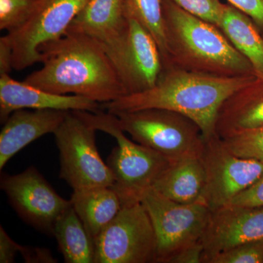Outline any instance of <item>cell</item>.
Listing matches in <instances>:
<instances>
[{"instance_id":"ba28073f","label":"cell","mask_w":263,"mask_h":263,"mask_svg":"<svg viewBox=\"0 0 263 263\" xmlns=\"http://www.w3.org/2000/svg\"><path fill=\"white\" fill-rule=\"evenodd\" d=\"M95 263L155 262L157 240L141 201L122 205L113 220L95 239Z\"/></svg>"},{"instance_id":"e0dca14e","label":"cell","mask_w":263,"mask_h":263,"mask_svg":"<svg viewBox=\"0 0 263 263\" xmlns=\"http://www.w3.org/2000/svg\"><path fill=\"white\" fill-rule=\"evenodd\" d=\"M263 127V80L257 79L235 91L221 104L216 119L221 139Z\"/></svg>"},{"instance_id":"7402d4cb","label":"cell","mask_w":263,"mask_h":263,"mask_svg":"<svg viewBox=\"0 0 263 263\" xmlns=\"http://www.w3.org/2000/svg\"><path fill=\"white\" fill-rule=\"evenodd\" d=\"M128 15L140 22L155 38L160 48L163 63L167 53L164 35L163 0H124Z\"/></svg>"},{"instance_id":"603a6c76","label":"cell","mask_w":263,"mask_h":263,"mask_svg":"<svg viewBox=\"0 0 263 263\" xmlns=\"http://www.w3.org/2000/svg\"><path fill=\"white\" fill-rule=\"evenodd\" d=\"M40 0H0V29L14 32L23 27Z\"/></svg>"},{"instance_id":"cb8c5ba5","label":"cell","mask_w":263,"mask_h":263,"mask_svg":"<svg viewBox=\"0 0 263 263\" xmlns=\"http://www.w3.org/2000/svg\"><path fill=\"white\" fill-rule=\"evenodd\" d=\"M221 140L223 144L234 155L263 163V127Z\"/></svg>"},{"instance_id":"7c38bea8","label":"cell","mask_w":263,"mask_h":263,"mask_svg":"<svg viewBox=\"0 0 263 263\" xmlns=\"http://www.w3.org/2000/svg\"><path fill=\"white\" fill-rule=\"evenodd\" d=\"M66 32L81 33L94 38L110 57L120 76L129 34L124 0H89Z\"/></svg>"},{"instance_id":"f1b7e54d","label":"cell","mask_w":263,"mask_h":263,"mask_svg":"<svg viewBox=\"0 0 263 263\" xmlns=\"http://www.w3.org/2000/svg\"><path fill=\"white\" fill-rule=\"evenodd\" d=\"M22 246L15 242L6 233L3 226H0V262H14L17 254H20Z\"/></svg>"},{"instance_id":"4316f807","label":"cell","mask_w":263,"mask_h":263,"mask_svg":"<svg viewBox=\"0 0 263 263\" xmlns=\"http://www.w3.org/2000/svg\"><path fill=\"white\" fill-rule=\"evenodd\" d=\"M229 205L246 208L263 207V174L250 186L238 194Z\"/></svg>"},{"instance_id":"9c48e42d","label":"cell","mask_w":263,"mask_h":263,"mask_svg":"<svg viewBox=\"0 0 263 263\" xmlns=\"http://www.w3.org/2000/svg\"><path fill=\"white\" fill-rule=\"evenodd\" d=\"M89 0H40L23 27L8 33L13 48V68L23 70L41 62L40 49L60 39Z\"/></svg>"},{"instance_id":"4dcf8cb0","label":"cell","mask_w":263,"mask_h":263,"mask_svg":"<svg viewBox=\"0 0 263 263\" xmlns=\"http://www.w3.org/2000/svg\"><path fill=\"white\" fill-rule=\"evenodd\" d=\"M202 241L198 242L180 252L171 263H200L202 262Z\"/></svg>"},{"instance_id":"83f0119b","label":"cell","mask_w":263,"mask_h":263,"mask_svg":"<svg viewBox=\"0 0 263 263\" xmlns=\"http://www.w3.org/2000/svg\"><path fill=\"white\" fill-rule=\"evenodd\" d=\"M230 5L250 17L256 25L263 27V0H227Z\"/></svg>"},{"instance_id":"8fae6325","label":"cell","mask_w":263,"mask_h":263,"mask_svg":"<svg viewBox=\"0 0 263 263\" xmlns=\"http://www.w3.org/2000/svg\"><path fill=\"white\" fill-rule=\"evenodd\" d=\"M201 160L206 174L205 204L211 212L230 202L263 174V163L232 153L215 136L205 139Z\"/></svg>"},{"instance_id":"52a82bcc","label":"cell","mask_w":263,"mask_h":263,"mask_svg":"<svg viewBox=\"0 0 263 263\" xmlns=\"http://www.w3.org/2000/svg\"><path fill=\"white\" fill-rule=\"evenodd\" d=\"M140 200L155 230L156 263H171L183 249L202 241L211 214L205 204L175 202L153 188L145 192Z\"/></svg>"},{"instance_id":"277c9868","label":"cell","mask_w":263,"mask_h":263,"mask_svg":"<svg viewBox=\"0 0 263 263\" xmlns=\"http://www.w3.org/2000/svg\"><path fill=\"white\" fill-rule=\"evenodd\" d=\"M83 120L115 138L117 146L109 155L107 164L111 170L112 188L127 202L141 201L142 195L154 185L171 164V161L158 152L133 141L118 123L117 116L98 110H73Z\"/></svg>"},{"instance_id":"5bb4252c","label":"cell","mask_w":263,"mask_h":263,"mask_svg":"<svg viewBox=\"0 0 263 263\" xmlns=\"http://www.w3.org/2000/svg\"><path fill=\"white\" fill-rule=\"evenodd\" d=\"M127 15L129 34L120 77L129 95L155 86L163 70V61L153 36L136 18Z\"/></svg>"},{"instance_id":"7a4b0ae2","label":"cell","mask_w":263,"mask_h":263,"mask_svg":"<svg viewBox=\"0 0 263 263\" xmlns=\"http://www.w3.org/2000/svg\"><path fill=\"white\" fill-rule=\"evenodd\" d=\"M258 79L254 75L224 77L164 66L155 86L103 103L109 113L148 108L172 110L196 123L205 139L215 136V124L221 104L235 91Z\"/></svg>"},{"instance_id":"d4e9b609","label":"cell","mask_w":263,"mask_h":263,"mask_svg":"<svg viewBox=\"0 0 263 263\" xmlns=\"http://www.w3.org/2000/svg\"><path fill=\"white\" fill-rule=\"evenodd\" d=\"M209 263H263V239L221 252L213 257Z\"/></svg>"},{"instance_id":"9a60e30c","label":"cell","mask_w":263,"mask_h":263,"mask_svg":"<svg viewBox=\"0 0 263 263\" xmlns=\"http://www.w3.org/2000/svg\"><path fill=\"white\" fill-rule=\"evenodd\" d=\"M100 104L77 95H57L32 85L19 82L9 74L0 75V121L2 124L15 110H86L97 112Z\"/></svg>"},{"instance_id":"30bf717a","label":"cell","mask_w":263,"mask_h":263,"mask_svg":"<svg viewBox=\"0 0 263 263\" xmlns=\"http://www.w3.org/2000/svg\"><path fill=\"white\" fill-rule=\"evenodd\" d=\"M0 186L19 217L50 237L59 218L71 205L33 166L18 174L3 175Z\"/></svg>"},{"instance_id":"5b68a950","label":"cell","mask_w":263,"mask_h":263,"mask_svg":"<svg viewBox=\"0 0 263 263\" xmlns=\"http://www.w3.org/2000/svg\"><path fill=\"white\" fill-rule=\"evenodd\" d=\"M113 114L122 130L133 141L158 152L171 162L201 157L205 141L201 129L182 114L159 108Z\"/></svg>"},{"instance_id":"3957f363","label":"cell","mask_w":263,"mask_h":263,"mask_svg":"<svg viewBox=\"0 0 263 263\" xmlns=\"http://www.w3.org/2000/svg\"><path fill=\"white\" fill-rule=\"evenodd\" d=\"M164 30L167 58L164 66L210 75L236 77L254 75L248 60L221 29L163 0Z\"/></svg>"},{"instance_id":"1f68e13d","label":"cell","mask_w":263,"mask_h":263,"mask_svg":"<svg viewBox=\"0 0 263 263\" xmlns=\"http://www.w3.org/2000/svg\"><path fill=\"white\" fill-rule=\"evenodd\" d=\"M13 48L6 35L0 38V75L13 70Z\"/></svg>"},{"instance_id":"ac0fdd59","label":"cell","mask_w":263,"mask_h":263,"mask_svg":"<svg viewBox=\"0 0 263 263\" xmlns=\"http://www.w3.org/2000/svg\"><path fill=\"white\" fill-rule=\"evenodd\" d=\"M206 174L201 157H187L171 162L153 189L180 203L205 204Z\"/></svg>"},{"instance_id":"6da1fadb","label":"cell","mask_w":263,"mask_h":263,"mask_svg":"<svg viewBox=\"0 0 263 263\" xmlns=\"http://www.w3.org/2000/svg\"><path fill=\"white\" fill-rule=\"evenodd\" d=\"M43 67L24 82L57 95H77L99 103L127 95L110 57L94 38L66 32L40 49Z\"/></svg>"},{"instance_id":"44dd1931","label":"cell","mask_w":263,"mask_h":263,"mask_svg":"<svg viewBox=\"0 0 263 263\" xmlns=\"http://www.w3.org/2000/svg\"><path fill=\"white\" fill-rule=\"evenodd\" d=\"M53 237L67 263H95V242L72 205L59 218Z\"/></svg>"},{"instance_id":"d6986e66","label":"cell","mask_w":263,"mask_h":263,"mask_svg":"<svg viewBox=\"0 0 263 263\" xmlns=\"http://www.w3.org/2000/svg\"><path fill=\"white\" fill-rule=\"evenodd\" d=\"M218 27L263 80V36L254 21L228 3L223 6Z\"/></svg>"},{"instance_id":"4fadbf2b","label":"cell","mask_w":263,"mask_h":263,"mask_svg":"<svg viewBox=\"0 0 263 263\" xmlns=\"http://www.w3.org/2000/svg\"><path fill=\"white\" fill-rule=\"evenodd\" d=\"M263 239V207L228 205L211 212L202 238V262L236 246Z\"/></svg>"},{"instance_id":"f546056e","label":"cell","mask_w":263,"mask_h":263,"mask_svg":"<svg viewBox=\"0 0 263 263\" xmlns=\"http://www.w3.org/2000/svg\"><path fill=\"white\" fill-rule=\"evenodd\" d=\"M20 254L27 262H57L48 249L22 246Z\"/></svg>"},{"instance_id":"2e32d148","label":"cell","mask_w":263,"mask_h":263,"mask_svg":"<svg viewBox=\"0 0 263 263\" xmlns=\"http://www.w3.org/2000/svg\"><path fill=\"white\" fill-rule=\"evenodd\" d=\"M67 110H15L0 133V170L18 152L45 135L53 134L65 119Z\"/></svg>"},{"instance_id":"8992f818","label":"cell","mask_w":263,"mask_h":263,"mask_svg":"<svg viewBox=\"0 0 263 263\" xmlns=\"http://www.w3.org/2000/svg\"><path fill=\"white\" fill-rule=\"evenodd\" d=\"M96 129L72 110L53 133L60 158V178L73 191L114 185L111 170L99 154Z\"/></svg>"},{"instance_id":"484cf974","label":"cell","mask_w":263,"mask_h":263,"mask_svg":"<svg viewBox=\"0 0 263 263\" xmlns=\"http://www.w3.org/2000/svg\"><path fill=\"white\" fill-rule=\"evenodd\" d=\"M181 9L219 27L224 3L220 0H172Z\"/></svg>"},{"instance_id":"ffe728a7","label":"cell","mask_w":263,"mask_h":263,"mask_svg":"<svg viewBox=\"0 0 263 263\" xmlns=\"http://www.w3.org/2000/svg\"><path fill=\"white\" fill-rule=\"evenodd\" d=\"M70 200L94 242L122 207L120 197L110 186L73 191Z\"/></svg>"}]
</instances>
